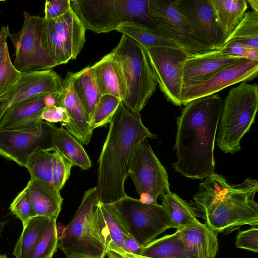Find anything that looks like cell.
Listing matches in <instances>:
<instances>
[{"instance_id": "ee69618b", "label": "cell", "mask_w": 258, "mask_h": 258, "mask_svg": "<svg viewBox=\"0 0 258 258\" xmlns=\"http://www.w3.org/2000/svg\"><path fill=\"white\" fill-rule=\"evenodd\" d=\"M123 238L127 249L134 255H139L143 246L131 235L123 234Z\"/></svg>"}, {"instance_id": "74e56055", "label": "cell", "mask_w": 258, "mask_h": 258, "mask_svg": "<svg viewBox=\"0 0 258 258\" xmlns=\"http://www.w3.org/2000/svg\"><path fill=\"white\" fill-rule=\"evenodd\" d=\"M11 212L25 225L31 218L35 217L28 191L24 188L14 199L9 208Z\"/></svg>"}, {"instance_id": "7dc6e473", "label": "cell", "mask_w": 258, "mask_h": 258, "mask_svg": "<svg viewBox=\"0 0 258 258\" xmlns=\"http://www.w3.org/2000/svg\"><path fill=\"white\" fill-rule=\"evenodd\" d=\"M253 11L258 12V1L257 0H247L246 1Z\"/></svg>"}, {"instance_id": "60d3db41", "label": "cell", "mask_w": 258, "mask_h": 258, "mask_svg": "<svg viewBox=\"0 0 258 258\" xmlns=\"http://www.w3.org/2000/svg\"><path fill=\"white\" fill-rule=\"evenodd\" d=\"M219 50L228 55L250 60L254 59L256 56V51L254 48L234 41L226 43Z\"/></svg>"}, {"instance_id": "8fae6325", "label": "cell", "mask_w": 258, "mask_h": 258, "mask_svg": "<svg viewBox=\"0 0 258 258\" xmlns=\"http://www.w3.org/2000/svg\"><path fill=\"white\" fill-rule=\"evenodd\" d=\"M55 126L43 121L30 127L0 130V155L25 167L33 154L42 151H53Z\"/></svg>"}, {"instance_id": "d6986e66", "label": "cell", "mask_w": 258, "mask_h": 258, "mask_svg": "<svg viewBox=\"0 0 258 258\" xmlns=\"http://www.w3.org/2000/svg\"><path fill=\"white\" fill-rule=\"evenodd\" d=\"M61 106L66 109L69 118V122L63 125L67 131L81 144L88 145L93 131L91 127L90 118L74 91L67 75L63 80Z\"/></svg>"}, {"instance_id": "8992f818", "label": "cell", "mask_w": 258, "mask_h": 258, "mask_svg": "<svg viewBox=\"0 0 258 258\" xmlns=\"http://www.w3.org/2000/svg\"><path fill=\"white\" fill-rule=\"evenodd\" d=\"M258 108V86L242 82L232 88L223 104L217 145L225 153L241 149L240 141L254 122Z\"/></svg>"}, {"instance_id": "4316f807", "label": "cell", "mask_w": 258, "mask_h": 258, "mask_svg": "<svg viewBox=\"0 0 258 258\" xmlns=\"http://www.w3.org/2000/svg\"><path fill=\"white\" fill-rule=\"evenodd\" d=\"M71 83L72 88L80 100L90 118L101 97L91 66L81 71L67 75Z\"/></svg>"}, {"instance_id": "30bf717a", "label": "cell", "mask_w": 258, "mask_h": 258, "mask_svg": "<svg viewBox=\"0 0 258 258\" xmlns=\"http://www.w3.org/2000/svg\"><path fill=\"white\" fill-rule=\"evenodd\" d=\"M149 17L155 30L189 53L215 50L201 41L172 1L149 0Z\"/></svg>"}, {"instance_id": "484cf974", "label": "cell", "mask_w": 258, "mask_h": 258, "mask_svg": "<svg viewBox=\"0 0 258 258\" xmlns=\"http://www.w3.org/2000/svg\"><path fill=\"white\" fill-rule=\"evenodd\" d=\"M107 233V254L108 258H134L126 247L123 233L128 232L121 224L109 204L99 203Z\"/></svg>"}, {"instance_id": "5bb4252c", "label": "cell", "mask_w": 258, "mask_h": 258, "mask_svg": "<svg viewBox=\"0 0 258 258\" xmlns=\"http://www.w3.org/2000/svg\"><path fill=\"white\" fill-rule=\"evenodd\" d=\"M258 74V61L241 58L216 73L206 80L182 88V105L196 99L215 94L240 82H247Z\"/></svg>"}, {"instance_id": "6da1fadb", "label": "cell", "mask_w": 258, "mask_h": 258, "mask_svg": "<svg viewBox=\"0 0 258 258\" xmlns=\"http://www.w3.org/2000/svg\"><path fill=\"white\" fill-rule=\"evenodd\" d=\"M223 104L217 94L199 98L186 104L177 117L173 149L177 160L172 167L181 175L202 180L214 172V144Z\"/></svg>"}, {"instance_id": "52a82bcc", "label": "cell", "mask_w": 258, "mask_h": 258, "mask_svg": "<svg viewBox=\"0 0 258 258\" xmlns=\"http://www.w3.org/2000/svg\"><path fill=\"white\" fill-rule=\"evenodd\" d=\"M20 31L9 32L15 49L13 65L21 73L52 70L57 66L49 49L44 17L23 13Z\"/></svg>"}, {"instance_id": "b9f144b4", "label": "cell", "mask_w": 258, "mask_h": 258, "mask_svg": "<svg viewBox=\"0 0 258 258\" xmlns=\"http://www.w3.org/2000/svg\"><path fill=\"white\" fill-rule=\"evenodd\" d=\"M70 0H47L45 3L44 17L46 21L57 19L70 9Z\"/></svg>"}, {"instance_id": "5b68a950", "label": "cell", "mask_w": 258, "mask_h": 258, "mask_svg": "<svg viewBox=\"0 0 258 258\" xmlns=\"http://www.w3.org/2000/svg\"><path fill=\"white\" fill-rule=\"evenodd\" d=\"M112 51L120 67L125 88L122 103L132 112L140 113L157 86L145 50L138 42L122 34Z\"/></svg>"}, {"instance_id": "ac0fdd59", "label": "cell", "mask_w": 258, "mask_h": 258, "mask_svg": "<svg viewBox=\"0 0 258 258\" xmlns=\"http://www.w3.org/2000/svg\"><path fill=\"white\" fill-rule=\"evenodd\" d=\"M240 59L219 50L190 54L183 66V87L202 82Z\"/></svg>"}, {"instance_id": "277c9868", "label": "cell", "mask_w": 258, "mask_h": 258, "mask_svg": "<svg viewBox=\"0 0 258 258\" xmlns=\"http://www.w3.org/2000/svg\"><path fill=\"white\" fill-rule=\"evenodd\" d=\"M97 186L84 193L72 221L58 237L57 248L66 258H105L106 228Z\"/></svg>"}, {"instance_id": "f1b7e54d", "label": "cell", "mask_w": 258, "mask_h": 258, "mask_svg": "<svg viewBox=\"0 0 258 258\" xmlns=\"http://www.w3.org/2000/svg\"><path fill=\"white\" fill-rule=\"evenodd\" d=\"M139 255L149 258H189L177 230L143 246Z\"/></svg>"}, {"instance_id": "f35d334b", "label": "cell", "mask_w": 258, "mask_h": 258, "mask_svg": "<svg viewBox=\"0 0 258 258\" xmlns=\"http://www.w3.org/2000/svg\"><path fill=\"white\" fill-rule=\"evenodd\" d=\"M54 152V169L52 177L53 185L60 190L70 177L72 165L62 155Z\"/></svg>"}, {"instance_id": "d4e9b609", "label": "cell", "mask_w": 258, "mask_h": 258, "mask_svg": "<svg viewBox=\"0 0 258 258\" xmlns=\"http://www.w3.org/2000/svg\"><path fill=\"white\" fill-rule=\"evenodd\" d=\"M210 3L224 42L246 13L247 3L245 0H210Z\"/></svg>"}, {"instance_id": "7a4b0ae2", "label": "cell", "mask_w": 258, "mask_h": 258, "mask_svg": "<svg viewBox=\"0 0 258 258\" xmlns=\"http://www.w3.org/2000/svg\"><path fill=\"white\" fill-rule=\"evenodd\" d=\"M98 159V188L100 201L113 203L126 194L124 183L137 146L147 138L155 139L136 114L120 103L111 121Z\"/></svg>"}, {"instance_id": "44dd1931", "label": "cell", "mask_w": 258, "mask_h": 258, "mask_svg": "<svg viewBox=\"0 0 258 258\" xmlns=\"http://www.w3.org/2000/svg\"><path fill=\"white\" fill-rule=\"evenodd\" d=\"M46 94H39L8 108L0 120V130L30 127L41 123V114L47 106Z\"/></svg>"}, {"instance_id": "8d00e7d4", "label": "cell", "mask_w": 258, "mask_h": 258, "mask_svg": "<svg viewBox=\"0 0 258 258\" xmlns=\"http://www.w3.org/2000/svg\"><path fill=\"white\" fill-rule=\"evenodd\" d=\"M20 77L21 72L16 70L11 61L7 46L5 56L0 63V97L15 86Z\"/></svg>"}, {"instance_id": "681fc988", "label": "cell", "mask_w": 258, "mask_h": 258, "mask_svg": "<svg viewBox=\"0 0 258 258\" xmlns=\"http://www.w3.org/2000/svg\"><path fill=\"white\" fill-rule=\"evenodd\" d=\"M134 258H149V257H143V256L137 255H134Z\"/></svg>"}, {"instance_id": "ffe728a7", "label": "cell", "mask_w": 258, "mask_h": 258, "mask_svg": "<svg viewBox=\"0 0 258 258\" xmlns=\"http://www.w3.org/2000/svg\"><path fill=\"white\" fill-rule=\"evenodd\" d=\"M189 258H215L219 248L217 233L199 221L176 229Z\"/></svg>"}, {"instance_id": "f907efd6", "label": "cell", "mask_w": 258, "mask_h": 258, "mask_svg": "<svg viewBox=\"0 0 258 258\" xmlns=\"http://www.w3.org/2000/svg\"><path fill=\"white\" fill-rule=\"evenodd\" d=\"M0 258H8L6 254H0Z\"/></svg>"}, {"instance_id": "7bdbcfd3", "label": "cell", "mask_w": 258, "mask_h": 258, "mask_svg": "<svg viewBox=\"0 0 258 258\" xmlns=\"http://www.w3.org/2000/svg\"><path fill=\"white\" fill-rule=\"evenodd\" d=\"M41 119L49 123L62 122L64 125L69 122V116L66 109L63 106H47L43 111Z\"/></svg>"}, {"instance_id": "7c38bea8", "label": "cell", "mask_w": 258, "mask_h": 258, "mask_svg": "<svg viewBox=\"0 0 258 258\" xmlns=\"http://www.w3.org/2000/svg\"><path fill=\"white\" fill-rule=\"evenodd\" d=\"M144 49L161 91L168 101L175 106H181L183 66L191 54L181 48Z\"/></svg>"}, {"instance_id": "cb8c5ba5", "label": "cell", "mask_w": 258, "mask_h": 258, "mask_svg": "<svg viewBox=\"0 0 258 258\" xmlns=\"http://www.w3.org/2000/svg\"><path fill=\"white\" fill-rule=\"evenodd\" d=\"M53 148L69 160L72 166L82 170L92 166V162L81 143L62 126H55L53 134Z\"/></svg>"}, {"instance_id": "9a60e30c", "label": "cell", "mask_w": 258, "mask_h": 258, "mask_svg": "<svg viewBox=\"0 0 258 258\" xmlns=\"http://www.w3.org/2000/svg\"><path fill=\"white\" fill-rule=\"evenodd\" d=\"M172 2L201 42L215 50L223 46L224 38L216 21L210 0H175Z\"/></svg>"}, {"instance_id": "1f68e13d", "label": "cell", "mask_w": 258, "mask_h": 258, "mask_svg": "<svg viewBox=\"0 0 258 258\" xmlns=\"http://www.w3.org/2000/svg\"><path fill=\"white\" fill-rule=\"evenodd\" d=\"M230 41L239 42L258 49V12L252 10L245 13L223 46Z\"/></svg>"}, {"instance_id": "e575fe53", "label": "cell", "mask_w": 258, "mask_h": 258, "mask_svg": "<svg viewBox=\"0 0 258 258\" xmlns=\"http://www.w3.org/2000/svg\"><path fill=\"white\" fill-rule=\"evenodd\" d=\"M121 102V100L116 96L101 95L91 118L92 130L109 123Z\"/></svg>"}, {"instance_id": "e0dca14e", "label": "cell", "mask_w": 258, "mask_h": 258, "mask_svg": "<svg viewBox=\"0 0 258 258\" xmlns=\"http://www.w3.org/2000/svg\"><path fill=\"white\" fill-rule=\"evenodd\" d=\"M70 6L86 30L108 33L120 23L114 0H70Z\"/></svg>"}, {"instance_id": "ba28073f", "label": "cell", "mask_w": 258, "mask_h": 258, "mask_svg": "<svg viewBox=\"0 0 258 258\" xmlns=\"http://www.w3.org/2000/svg\"><path fill=\"white\" fill-rule=\"evenodd\" d=\"M121 224L142 246L172 228L162 205L146 204L127 195L109 204Z\"/></svg>"}, {"instance_id": "7402d4cb", "label": "cell", "mask_w": 258, "mask_h": 258, "mask_svg": "<svg viewBox=\"0 0 258 258\" xmlns=\"http://www.w3.org/2000/svg\"><path fill=\"white\" fill-rule=\"evenodd\" d=\"M91 69L101 96L113 95L122 102L125 88L120 67L113 52L105 55Z\"/></svg>"}, {"instance_id": "3957f363", "label": "cell", "mask_w": 258, "mask_h": 258, "mask_svg": "<svg viewBox=\"0 0 258 258\" xmlns=\"http://www.w3.org/2000/svg\"><path fill=\"white\" fill-rule=\"evenodd\" d=\"M257 190L256 179L248 178L232 185L214 172L200 184L194 204L205 224L217 233L244 225L257 227Z\"/></svg>"}, {"instance_id": "d590c367", "label": "cell", "mask_w": 258, "mask_h": 258, "mask_svg": "<svg viewBox=\"0 0 258 258\" xmlns=\"http://www.w3.org/2000/svg\"><path fill=\"white\" fill-rule=\"evenodd\" d=\"M56 221L50 219L30 258H52L58 241Z\"/></svg>"}, {"instance_id": "83f0119b", "label": "cell", "mask_w": 258, "mask_h": 258, "mask_svg": "<svg viewBox=\"0 0 258 258\" xmlns=\"http://www.w3.org/2000/svg\"><path fill=\"white\" fill-rule=\"evenodd\" d=\"M116 30L136 41L144 48L157 47L181 48L154 28L141 23L121 22Z\"/></svg>"}, {"instance_id": "4dcf8cb0", "label": "cell", "mask_w": 258, "mask_h": 258, "mask_svg": "<svg viewBox=\"0 0 258 258\" xmlns=\"http://www.w3.org/2000/svg\"><path fill=\"white\" fill-rule=\"evenodd\" d=\"M163 209L167 214L172 228L176 229L199 221L194 208L175 193L170 192L162 199Z\"/></svg>"}, {"instance_id": "bcb514c9", "label": "cell", "mask_w": 258, "mask_h": 258, "mask_svg": "<svg viewBox=\"0 0 258 258\" xmlns=\"http://www.w3.org/2000/svg\"><path fill=\"white\" fill-rule=\"evenodd\" d=\"M8 109L7 104L5 102L0 100V120Z\"/></svg>"}, {"instance_id": "c3c4849f", "label": "cell", "mask_w": 258, "mask_h": 258, "mask_svg": "<svg viewBox=\"0 0 258 258\" xmlns=\"http://www.w3.org/2000/svg\"><path fill=\"white\" fill-rule=\"evenodd\" d=\"M6 224V222L0 221V235L3 232L4 227Z\"/></svg>"}, {"instance_id": "9c48e42d", "label": "cell", "mask_w": 258, "mask_h": 258, "mask_svg": "<svg viewBox=\"0 0 258 258\" xmlns=\"http://www.w3.org/2000/svg\"><path fill=\"white\" fill-rule=\"evenodd\" d=\"M135 185L140 200L146 204H157L171 192L168 175L154 153L147 139L137 147L132 159L128 173Z\"/></svg>"}, {"instance_id": "f546056e", "label": "cell", "mask_w": 258, "mask_h": 258, "mask_svg": "<svg viewBox=\"0 0 258 258\" xmlns=\"http://www.w3.org/2000/svg\"><path fill=\"white\" fill-rule=\"evenodd\" d=\"M50 218L37 216L23 226V231L13 251L15 258H30L44 232Z\"/></svg>"}, {"instance_id": "4fadbf2b", "label": "cell", "mask_w": 258, "mask_h": 258, "mask_svg": "<svg viewBox=\"0 0 258 258\" xmlns=\"http://www.w3.org/2000/svg\"><path fill=\"white\" fill-rule=\"evenodd\" d=\"M85 32L71 8L63 16L46 21L47 43L57 66L76 58L85 44Z\"/></svg>"}, {"instance_id": "603a6c76", "label": "cell", "mask_w": 258, "mask_h": 258, "mask_svg": "<svg viewBox=\"0 0 258 258\" xmlns=\"http://www.w3.org/2000/svg\"><path fill=\"white\" fill-rule=\"evenodd\" d=\"M25 187L28 191L35 216L56 220L63 202L60 190L46 182L32 178Z\"/></svg>"}, {"instance_id": "f6af8a7d", "label": "cell", "mask_w": 258, "mask_h": 258, "mask_svg": "<svg viewBox=\"0 0 258 258\" xmlns=\"http://www.w3.org/2000/svg\"><path fill=\"white\" fill-rule=\"evenodd\" d=\"M9 32V25L3 26L0 29V63L5 56L6 48L8 46L7 39Z\"/></svg>"}, {"instance_id": "d6a6232c", "label": "cell", "mask_w": 258, "mask_h": 258, "mask_svg": "<svg viewBox=\"0 0 258 258\" xmlns=\"http://www.w3.org/2000/svg\"><path fill=\"white\" fill-rule=\"evenodd\" d=\"M120 22H135L149 26V0H114Z\"/></svg>"}, {"instance_id": "ab89813d", "label": "cell", "mask_w": 258, "mask_h": 258, "mask_svg": "<svg viewBox=\"0 0 258 258\" xmlns=\"http://www.w3.org/2000/svg\"><path fill=\"white\" fill-rule=\"evenodd\" d=\"M235 245L237 248L257 253L258 251L257 227H252L248 229L239 231L236 237Z\"/></svg>"}, {"instance_id": "836d02e7", "label": "cell", "mask_w": 258, "mask_h": 258, "mask_svg": "<svg viewBox=\"0 0 258 258\" xmlns=\"http://www.w3.org/2000/svg\"><path fill=\"white\" fill-rule=\"evenodd\" d=\"M25 167L30 173V178L40 180L53 185L54 152L42 151L33 154L29 158Z\"/></svg>"}, {"instance_id": "2e32d148", "label": "cell", "mask_w": 258, "mask_h": 258, "mask_svg": "<svg viewBox=\"0 0 258 258\" xmlns=\"http://www.w3.org/2000/svg\"><path fill=\"white\" fill-rule=\"evenodd\" d=\"M62 79L52 70L21 73L17 84L0 97L8 108L39 94L61 92Z\"/></svg>"}]
</instances>
